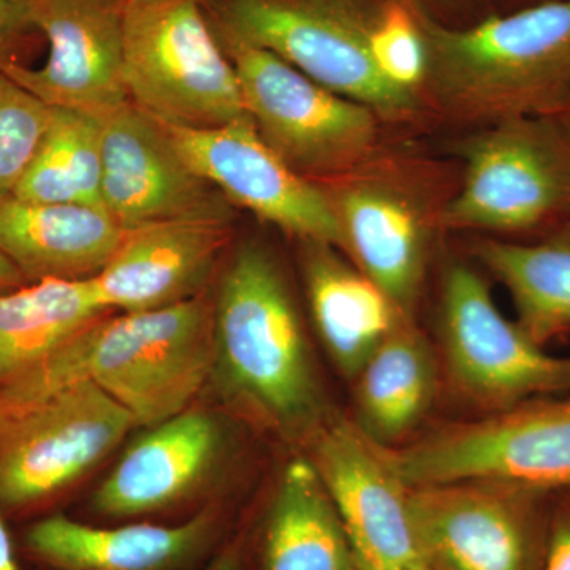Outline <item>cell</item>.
<instances>
[{
    "label": "cell",
    "instance_id": "12",
    "mask_svg": "<svg viewBox=\"0 0 570 570\" xmlns=\"http://www.w3.org/2000/svg\"><path fill=\"white\" fill-rule=\"evenodd\" d=\"M102 205L124 230L168 220H232V205L197 174L164 124L134 102L100 119Z\"/></svg>",
    "mask_w": 570,
    "mask_h": 570
},
{
    "label": "cell",
    "instance_id": "16",
    "mask_svg": "<svg viewBox=\"0 0 570 570\" xmlns=\"http://www.w3.org/2000/svg\"><path fill=\"white\" fill-rule=\"evenodd\" d=\"M228 433L213 412L186 409L134 442L94 493L92 512L134 520L189 501L223 466Z\"/></svg>",
    "mask_w": 570,
    "mask_h": 570
},
{
    "label": "cell",
    "instance_id": "35",
    "mask_svg": "<svg viewBox=\"0 0 570 570\" xmlns=\"http://www.w3.org/2000/svg\"><path fill=\"white\" fill-rule=\"evenodd\" d=\"M568 127H569V130H570V124H569V126H568Z\"/></svg>",
    "mask_w": 570,
    "mask_h": 570
},
{
    "label": "cell",
    "instance_id": "27",
    "mask_svg": "<svg viewBox=\"0 0 570 570\" xmlns=\"http://www.w3.org/2000/svg\"><path fill=\"white\" fill-rule=\"evenodd\" d=\"M51 121V107L0 70V198L17 189Z\"/></svg>",
    "mask_w": 570,
    "mask_h": 570
},
{
    "label": "cell",
    "instance_id": "19",
    "mask_svg": "<svg viewBox=\"0 0 570 570\" xmlns=\"http://www.w3.org/2000/svg\"><path fill=\"white\" fill-rule=\"evenodd\" d=\"M232 242L224 220H168L126 230L97 288L108 309L146 313L205 294Z\"/></svg>",
    "mask_w": 570,
    "mask_h": 570
},
{
    "label": "cell",
    "instance_id": "18",
    "mask_svg": "<svg viewBox=\"0 0 570 570\" xmlns=\"http://www.w3.org/2000/svg\"><path fill=\"white\" fill-rule=\"evenodd\" d=\"M324 189L340 224L341 250L407 317L425 277L430 230L422 205L400 184L376 176Z\"/></svg>",
    "mask_w": 570,
    "mask_h": 570
},
{
    "label": "cell",
    "instance_id": "31",
    "mask_svg": "<svg viewBox=\"0 0 570 570\" xmlns=\"http://www.w3.org/2000/svg\"><path fill=\"white\" fill-rule=\"evenodd\" d=\"M17 539L9 528V521L0 515V570H21Z\"/></svg>",
    "mask_w": 570,
    "mask_h": 570
},
{
    "label": "cell",
    "instance_id": "34",
    "mask_svg": "<svg viewBox=\"0 0 570 570\" xmlns=\"http://www.w3.org/2000/svg\"><path fill=\"white\" fill-rule=\"evenodd\" d=\"M566 110H570V97H569V100H568V105H566Z\"/></svg>",
    "mask_w": 570,
    "mask_h": 570
},
{
    "label": "cell",
    "instance_id": "5",
    "mask_svg": "<svg viewBox=\"0 0 570 570\" xmlns=\"http://www.w3.org/2000/svg\"><path fill=\"white\" fill-rule=\"evenodd\" d=\"M212 24L225 36L279 56L317 85L404 121L417 92L390 85L370 51V17L356 0H212Z\"/></svg>",
    "mask_w": 570,
    "mask_h": 570
},
{
    "label": "cell",
    "instance_id": "32",
    "mask_svg": "<svg viewBox=\"0 0 570 570\" xmlns=\"http://www.w3.org/2000/svg\"><path fill=\"white\" fill-rule=\"evenodd\" d=\"M24 277L18 272L17 266L11 264L9 258L0 253V292L13 291V288L26 285Z\"/></svg>",
    "mask_w": 570,
    "mask_h": 570
},
{
    "label": "cell",
    "instance_id": "2",
    "mask_svg": "<svg viewBox=\"0 0 570 570\" xmlns=\"http://www.w3.org/2000/svg\"><path fill=\"white\" fill-rule=\"evenodd\" d=\"M426 78L453 118L491 124L566 110L570 97V0L490 17L466 29L442 26L414 6Z\"/></svg>",
    "mask_w": 570,
    "mask_h": 570
},
{
    "label": "cell",
    "instance_id": "17",
    "mask_svg": "<svg viewBox=\"0 0 570 570\" xmlns=\"http://www.w3.org/2000/svg\"><path fill=\"white\" fill-rule=\"evenodd\" d=\"M220 528L223 515L214 505L176 524L94 527L50 513L28 521L17 547L41 570H186L208 553Z\"/></svg>",
    "mask_w": 570,
    "mask_h": 570
},
{
    "label": "cell",
    "instance_id": "4",
    "mask_svg": "<svg viewBox=\"0 0 570 570\" xmlns=\"http://www.w3.org/2000/svg\"><path fill=\"white\" fill-rule=\"evenodd\" d=\"M214 302L205 294L146 313L99 318L81 332L86 381L156 426L189 409L214 365Z\"/></svg>",
    "mask_w": 570,
    "mask_h": 570
},
{
    "label": "cell",
    "instance_id": "1",
    "mask_svg": "<svg viewBox=\"0 0 570 570\" xmlns=\"http://www.w3.org/2000/svg\"><path fill=\"white\" fill-rule=\"evenodd\" d=\"M213 302L212 381L227 400L277 433L313 438L332 419L276 258L257 243L239 246Z\"/></svg>",
    "mask_w": 570,
    "mask_h": 570
},
{
    "label": "cell",
    "instance_id": "29",
    "mask_svg": "<svg viewBox=\"0 0 570 570\" xmlns=\"http://www.w3.org/2000/svg\"><path fill=\"white\" fill-rule=\"evenodd\" d=\"M32 31V0H0V69L17 62L14 55Z\"/></svg>",
    "mask_w": 570,
    "mask_h": 570
},
{
    "label": "cell",
    "instance_id": "26",
    "mask_svg": "<svg viewBox=\"0 0 570 570\" xmlns=\"http://www.w3.org/2000/svg\"><path fill=\"white\" fill-rule=\"evenodd\" d=\"M11 195L32 204L104 206L100 119L51 108L47 134Z\"/></svg>",
    "mask_w": 570,
    "mask_h": 570
},
{
    "label": "cell",
    "instance_id": "24",
    "mask_svg": "<svg viewBox=\"0 0 570 570\" xmlns=\"http://www.w3.org/2000/svg\"><path fill=\"white\" fill-rule=\"evenodd\" d=\"M108 313L96 277L45 279L0 292V381L58 351Z\"/></svg>",
    "mask_w": 570,
    "mask_h": 570
},
{
    "label": "cell",
    "instance_id": "6",
    "mask_svg": "<svg viewBox=\"0 0 570 570\" xmlns=\"http://www.w3.org/2000/svg\"><path fill=\"white\" fill-rule=\"evenodd\" d=\"M459 151L463 184L439 227L519 234L570 213V130L551 115L487 124Z\"/></svg>",
    "mask_w": 570,
    "mask_h": 570
},
{
    "label": "cell",
    "instance_id": "7",
    "mask_svg": "<svg viewBox=\"0 0 570 570\" xmlns=\"http://www.w3.org/2000/svg\"><path fill=\"white\" fill-rule=\"evenodd\" d=\"M214 32L255 130L292 170L317 183L351 174L371 156L379 126L371 108L328 91L272 51Z\"/></svg>",
    "mask_w": 570,
    "mask_h": 570
},
{
    "label": "cell",
    "instance_id": "11",
    "mask_svg": "<svg viewBox=\"0 0 570 570\" xmlns=\"http://www.w3.org/2000/svg\"><path fill=\"white\" fill-rule=\"evenodd\" d=\"M547 491L469 479L409 487V517L426 570H540Z\"/></svg>",
    "mask_w": 570,
    "mask_h": 570
},
{
    "label": "cell",
    "instance_id": "3",
    "mask_svg": "<svg viewBox=\"0 0 570 570\" xmlns=\"http://www.w3.org/2000/svg\"><path fill=\"white\" fill-rule=\"evenodd\" d=\"M122 73L130 102L165 126L250 121L204 0H122Z\"/></svg>",
    "mask_w": 570,
    "mask_h": 570
},
{
    "label": "cell",
    "instance_id": "20",
    "mask_svg": "<svg viewBox=\"0 0 570 570\" xmlns=\"http://www.w3.org/2000/svg\"><path fill=\"white\" fill-rule=\"evenodd\" d=\"M124 234L104 206L0 198V253L29 284L99 276Z\"/></svg>",
    "mask_w": 570,
    "mask_h": 570
},
{
    "label": "cell",
    "instance_id": "22",
    "mask_svg": "<svg viewBox=\"0 0 570 570\" xmlns=\"http://www.w3.org/2000/svg\"><path fill=\"white\" fill-rule=\"evenodd\" d=\"M355 426L381 449L400 448L433 407L439 365L426 337L406 321L355 379Z\"/></svg>",
    "mask_w": 570,
    "mask_h": 570
},
{
    "label": "cell",
    "instance_id": "9",
    "mask_svg": "<svg viewBox=\"0 0 570 570\" xmlns=\"http://www.w3.org/2000/svg\"><path fill=\"white\" fill-rule=\"evenodd\" d=\"M137 422L89 381L0 420V515L32 521L47 515Z\"/></svg>",
    "mask_w": 570,
    "mask_h": 570
},
{
    "label": "cell",
    "instance_id": "23",
    "mask_svg": "<svg viewBox=\"0 0 570 570\" xmlns=\"http://www.w3.org/2000/svg\"><path fill=\"white\" fill-rule=\"evenodd\" d=\"M262 570H355L335 504L309 459L285 466L266 513Z\"/></svg>",
    "mask_w": 570,
    "mask_h": 570
},
{
    "label": "cell",
    "instance_id": "33",
    "mask_svg": "<svg viewBox=\"0 0 570 570\" xmlns=\"http://www.w3.org/2000/svg\"><path fill=\"white\" fill-rule=\"evenodd\" d=\"M209 570H245L235 550H225L214 560Z\"/></svg>",
    "mask_w": 570,
    "mask_h": 570
},
{
    "label": "cell",
    "instance_id": "21",
    "mask_svg": "<svg viewBox=\"0 0 570 570\" xmlns=\"http://www.w3.org/2000/svg\"><path fill=\"white\" fill-rule=\"evenodd\" d=\"M311 316L337 370L355 379L385 337L406 317L376 283L348 265L336 247L303 243Z\"/></svg>",
    "mask_w": 570,
    "mask_h": 570
},
{
    "label": "cell",
    "instance_id": "25",
    "mask_svg": "<svg viewBox=\"0 0 570 570\" xmlns=\"http://www.w3.org/2000/svg\"><path fill=\"white\" fill-rule=\"evenodd\" d=\"M475 255L508 288L517 322L535 343L570 332V224L535 243L485 239Z\"/></svg>",
    "mask_w": 570,
    "mask_h": 570
},
{
    "label": "cell",
    "instance_id": "13",
    "mask_svg": "<svg viewBox=\"0 0 570 570\" xmlns=\"http://www.w3.org/2000/svg\"><path fill=\"white\" fill-rule=\"evenodd\" d=\"M164 127L186 163L232 205L299 242L341 250L340 224L324 187L292 170L262 140L253 121L206 130Z\"/></svg>",
    "mask_w": 570,
    "mask_h": 570
},
{
    "label": "cell",
    "instance_id": "8",
    "mask_svg": "<svg viewBox=\"0 0 570 570\" xmlns=\"http://www.w3.org/2000/svg\"><path fill=\"white\" fill-rule=\"evenodd\" d=\"M382 452L407 487L485 479L570 490V393L450 423Z\"/></svg>",
    "mask_w": 570,
    "mask_h": 570
},
{
    "label": "cell",
    "instance_id": "15",
    "mask_svg": "<svg viewBox=\"0 0 570 570\" xmlns=\"http://www.w3.org/2000/svg\"><path fill=\"white\" fill-rule=\"evenodd\" d=\"M32 22L50 43L47 62L3 73L51 108L102 119L129 102L122 73V0H32Z\"/></svg>",
    "mask_w": 570,
    "mask_h": 570
},
{
    "label": "cell",
    "instance_id": "30",
    "mask_svg": "<svg viewBox=\"0 0 570 570\" xmlns=\"http://www.w3.org/2000/svg\"><path fill=\"white\" fill-rule=\"evenodd\" d=\"M540 570H570V508L561 510L549 528Z\"/></svg>",
    "mask_w": 570,
    "mask_h": 570
},
{
    "label": "cell",
    "instance_id": "28",
    "mask_svg": "<svg viewBox=\"0 0 570 570\" xmlns=\"http://www.w3.org/2000/svg\"><path fill=\"white\" fill-rule=\"evenodd\" d=\"M370 51L379 73L396 88L414 91L426 78V50L414 6L390 0L374 14Z\"/></svg>",
    "mask_w": 570,
    "mask_h": 570
},
{
    "label": "cell",
    "instance_id": "14",
    "mask_svg": "<svg viewBox=\"0 0 570 570\" xmlns=\"http://www.w3.org/2000/svg\"><path fill=\"white\" fill-rule=\"evenodd\" d=\"M311 441V460L344 531L355 570H426L409 517V487L348 420H328Z\"/></svg>",
    "mask_w": 570,
    "mask_h": 570
},
{
    "label": "cell",
    "instance_id": "10",
    "mask_svg": "<svg viewBox=\"0 0 570 570\" xmlns=\"http://www.w3.org/2000/svg\"><path fill=\"white\" fill-rule=\"evenodd\" d=\"M439 322L453 389L487 414L538 397L569 395L570 356L549 354L519 322L509 321L474 269L450 266L442 281Z\"/></svg>",
    "mask_w": 570,
    "mask_h": 570
}]
</instances>
